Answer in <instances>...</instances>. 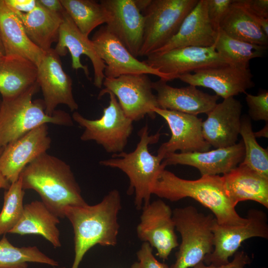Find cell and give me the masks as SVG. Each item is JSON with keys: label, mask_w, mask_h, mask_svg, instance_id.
<instances>
[{"label": "cell", "mask_w": 268, "mask_h": 268, "mask_svg": "<svg viewBox=\"0 0 268 268\" xmlns=\"http://www.w3.org/2000/svg\"><path fill=\"white\" fill-rule=\"evenodd\" d=\"M121 209V196L116 189L96 204L64 208V217L70 221L74 233V258L71 268H78L85 254L95 245L117 244L120 228L118 215Z\"/></svg>", "instance_id": "6da1fadb"}, {"label": "cell", "mask_w": 268, "mask_h": 268, "mask_svg": "<svg viewBox=\"0 0 268 268\" xmlns=\"http://www.w3.org/2000/svg\"><path fill=\"white\" fill-rule=\"evenodd\" d=\"M19 178L24 190H32L41 201L60 218H64L67 206L87 204L70 166L47 152L28 164Z\"/></svg>", "instance_id": "7a4b0ae2"}, {"label": "cell", "mask_w": 268, "mask_h": 268, "mask_svg": "<svg viewBox=\"0 0 268 268\" xmlns=\"http://www.w3.org/2000/svg\"><path fill=\"white\" fill-rule=\"evenodd\" d=\"M151 193L172 202L186 198L193 199L211 210L218 224L222 226L240 225L247 220L232 205L219 175H203L189 180L162 169L152 185Z\"/></svg>", "instance_id": "3957f363"}, {"label": "cell", "mask_w": 268, "mask_h": 268, "mask_svg": "<svg viewBox=\"0 0 268 268\" xmlns=\"http://www.w3.org/2000/svg\"><path fill=\"white\" fill-rule=\"evenodd\" d=\"M39 89L36 82L15 97L2 99L0 105V147H5L43 125H73V120L68 113L56 110L52 115H48L43 100H32Z\"/></svg>", "instance_id": "277c9868"}, {"label": "cell", "mask_w": 268, "mask_h": 268, "mask_svg": "<svg viewBox=\"0 0 268 268\" xmlns=\"http://www.w3.org/2000/svg\"><path fill=\"white\" fill-rule=\"evenodd\" d=\"M138 134L140 140L133 151L113 154L112 158L100 161L99 163L118 168L127 175L130 182L128 194L134 193V205L140 210L150 202L152 185L159 172L165 167L161 164L164 157L158 154L152 155L148 150V145L157 143L161 134L158 132L149 135L147 125Z\"/></svg>", "instance_id": "5b68a950"}, {"label": "cell", "mask_w": 268, "mask_h": 268, "mask_svg": "<svg viewBox=\"0 0 268 268\" xmlns=\"http://www.w3.org/2000/svg\"><path fill=\"white\" fill-rule=\"evenodd\" d=\"M144 17L142 43L138 56L155 52L178 32L198 0H135Z\"/></svg>", "instance_id": "8992f818"}, {"label": "cell", "mask_w": 268, "mask_h": 268, "mask_svg": "<svg viewBox=\"0 0 268 268\" xmlns=\"http://www.w3.org/2000/svg\"><path fill=\"white\" fill-rule=\"evenodd\" d=\"M172 218L181 242L170 268H193L213 250L211 227L215 218L212 214L199 212L193 205L174 209Z\"/></svg>", "instance_id": "52a82bcc"}, {"label": "cell", "mask_w": 268, "mask_h": 268, "mask_svg": "<svg viewBox=\"0 0 268 268\" xmlns=\"http://www.w3.org/2000/svg\"><path fill=\"white\" fill-rule=\"evenodd\" d=\"M109 102L100 118L88 119L78 112L72 115L73 121L84 128L82 141L94 140L106 152L117 154L124 151L133 130V121L124 114L116 96L111 92Z\"/></svg>", "instance_id": "ba28073f"}, {"label": "cell", "mask_w": 268, "mask_h": 268, "mask_svg": "<svg viewBox=\"0 0 268 268\" xmlns=\"http://www.w3.org/2000/svg\"><path fill=\"white\" fill-rule=\"evenodd\" d=\"M105 88L99 94L100 98L107 92H112L125 115L133 122L143 119L146 115L155 118L153 109L158 108L156 95L152 92V82L146 74L121 75L116 78L105 77Z\"/></svg>", "instance_id": "9c48e42d"}, {"label": "cell", "mask_w": 268, "mask_h": 268, "mask_svg": "<svg viewBox=\"0 0 268 268\" xmlns=\"http://www.w3.org/2000/svg\"><path fill=\"white\" fill-rule=\"evenodd\" d=\"M247 222L236 226H222L215 219L211 227L213 234V251L206 255L203 262L206 265L220 266L229 262V258L237 251L246 240L260 237L268 239L267 214L259 209H250Z\"/></svg>", "instance_id": "30bf717a"}, {"label": "cell", "mask_w": 268, "mask_h": 268, "mask_svg": "<svg viewBox=\"0 0 268 268\" xmlns=\"http://www.w3.org/2000/svg\"><path fill=\"white\" fill-rule=\"evenodd\" d=\"M95 49L105 65L104 75L107 78L121 75L146 74L157 76L166 82L171 77L148 66L144 61L134 57L105 26H101L91 39Z\"/></svg>", "instance_id": "8fae6325"}, {"label": "cell", "mask_w": 268, "mask_h": 268, "mask_svg": "<svg viewBox=\"0 0 268 268\" xmlns=\"http://www.w3.org/2000/svg\"><path fill=\"white\" fill-rule=\"evenodd\" d=\"M146 57L144 61L148 66L169 75L171 80L192 71L229 65L216 52L214 45L179 48L153 53Z\"/></svg>", "instance_id": "7c38bea8"}, {"label": "cell", "mask_w": 268, "mask_h": 268, "mask_svg": "<svg viewBox=\"0 0 268 268\" xmlns=\"http://www.w3.org/2000/svg\"><path fill=\"white\" fill-rule=\"evenodd\" d=\"M141 210L136 227L138 239L154 248L159 258L167 260L172 251L179 246L171 208L159 199L143 206Z\"/></svg>", "instance_id": "4fadbf2b"}, {"label": "cell", "mask_w": 268, "mask_h": 268, "mask_svg": "<svg viewBox=\"0 0 268 268\" xmlns=\"http://www.w3.org/2000/svg\"><path fill=\"white\" fill-rule=\"evenodd\" d=\"M37 67V82L41 89L46 113L53 114L57 107L64 104L74 111L78 108L72 93V81L64 71L54 48L45 52Z\"/></svg>", "instance_id": "5bb4252c"}, {"label": "cell", "mask_w": 268, "mask_h": 268, "mask_svg": "<svg viewBox=\"0 0 268 268\" xmlns=\"http://www.w3.org/2000/svg\"><path fill=\"white\" fill-rule=\"evenodd\" d=\"M100 2L108 14L107 30L137 58L142 43L144 20L135 0H102Z\"/></svg>", "instance_id": "9a60e30c"}, {"label": "cell", "mask_w": 268, "mask_h": 268, "mask_svg": "<svg viewBox=\"0 0 268 268\" xmlns=\"http://www.w3.org/2000/svg\"><path fill=\"white\" fill-rule=\"evenodd\" d=\"M153 111L168 124L171 136L163 143L157 154L164 158L168 153L180 150L181 153L204 152L211 146L204 139L202 132V119L196 115L155 107Z\"/></svg>", "instance_id": "2e32d148"}, {"label": "cell", "mask_w": 268, "mask_h": 268, "mask_svg": "<svg viewBox=\"0 0 268 268\" xmlns=\"http://www.w3.org/2000/svg\"><path fill=\"white\" fill-rule=\"evenodd\" d=\"M47 125L30 131L3 148L0 171L10 184L16 181L23 169L50 148Z\"/></svg>", "instance_id": "e0dca14e"}, {"label": "cell", "mask_w": 268, "mask_h": 268, "mask_svg": "<svg viewBox=\"0 0 268 268\" xmlns=\"http://www.w3.org/2000/svg\"><path fill=\"white\" fill-rule=\"evenodd\" d=\"M54 49L60 57L65 56L68 51L71 55L72 68L82 69L86 77L90 79L87 66L80 61L81 56H87L93 68V84L96 87L101 88L105 78V65L98 55L91 40L79 30L66 10L63 14L59 39Z\"/></svg>", "instance_id": "ac0fdd59"}, {"label": "cell", "mask_w": 268, "mask_h": 268, "mask_svg": "<svg viewBox=\"0 0 268 268\" xmlns=\"http://www.w3.org/2000/svg\"><path fill=\"white\" fill-rule=\"evenodd\" d=\"M253 77L249 68L226 65L182 74L177 78L189 85L209 88L224 99L255 86Z\"/></svg>", "instance_id": "d6986e66"}, {"label": "cell", "mask_w": 268, "mask_h": 268, "mask_svg": "<svg viewBox=\"0 0 268 268\" xmlns=\"http://www.w3.org/2000/svg\"><path fill=\"white\" fill-rule=\"evenodd\" d=\"M245 156L242 140L228 147L215 148L204 152L171 153L166 154L161 164L184 165L196 168L201 176L226 174L236 168Z\"/></svg>", "instance_id": "ffe728a7"}, {"label": "cell", "mask_w": 268, "mask_h": 268, "mask_svg": "<svg viewBox=\"0 0 268 268\" xmlns=\"http://www.w3.org/2000/svg\"><path fill=\"white\" fill-rule=\"evenodd\" d=\"M242 105L234 97L224 99L207 114L202 123L205 141L215 148L236 143L240 134Z\"/></svg>", "instance_id": "44dd1931"}, {"label": "cell", "mask_w": 268, "mask_h": 268, "mask_svg": "<svg viewBox=\"0 0 268 268\" xmlns=\"http://www.w3.org/2000/svg\"><path fill=\"white\" fill-rule=\"evenodd\" d=\"M217 32L208 17L206 0H199L184 19L177 33L153 53L185 47H211L215 43Z\"/></svg>", "instance_id": "7402d4cb"}, {"label": "cell", "mask_w": 268, "mask_h": 268, "mask_svg": "<svg viewBox=\"0 0 268 268\" xmlns=\"http://www.w3.org/2000/svg\"><path fill=\"white\" fill-rule=\"evenodd\" d=\"M152 88L157 93L158 108L196 116L207 114L219 99L217 95L203 92L196 86L173 87L160 79L152 82Z\"/></svg>", "instance_id": "603a6c76"}, {"label": "cell", "mask_w": 268, "mask_h": 268, "mask_svg": "<svg viewBox=\"0 0 268 268\" xmlns=\"http://www.w3.org/2000/svg\"><path fill=\"white\" fill-rule=\"evenodd\" d=\"M223 185L232 205L253 201L268 208V179L240 163L222 176Z\"/></svg>", "instance_id": "cb8c5ba5"}, {"label": "cell", "mask_w": 268, "mask_h": 268, "mask_svg": "<svg viewBox=\"0 0 268 268\" xmlns=\"http://www.w3.org/2000/svg\"><path fill=\"white\" fill-rule=\"evenodd\" d=\"M0 33L4 56L23 57L37 66L40 64L45 52L30 40L21 20L4 0H0Z\"/></svg>", "instance_id": "d4e9b609"}, {"label": "cell", "mask_w": 268, "mask_h": 268, "mask_svg": "<svg viewBox=\"0 0 268 268\" xmlns=\"http://www.w3.org/2000/svg\"><path fill=\"white\" fill-rule=\"evenodd\" d=\"M60 222V218L42 201H35L24 205L21 218L8 233L40 235L58 248L61 246L57 227Z\"/></svg>", "instance_id": "484cf974"}, {"label": "cell", "mask_w": 268, "mask_h": 268, "mask_svg": "<svg viewBox=\"0 0 268 268\" xmlns=\"http://www.w3.org/2000/svg\"><path fill=\"white\" fill-rule=\"evenodd\" d=\"M13 11L21 20L28 38L39 49L46 52L54 43H57L63 15L50 12L37 1L29 12Z\"/></svg>", "instance_id": "4316f807"}, {"label": "cell", "mask_w": 268, "mask_h": 268, "mask_svg": "<svg viewBox=\"0 0 268 268\" xmlns=\"http://www.w3.org/2000/svg\"><path fill=\"white\" fill-rule=\"evenodd\" d=\"M37 66L21 57H0V94L2 99L15 97L37 82Z\"/></svg>", "instance_id": "83f0119b"}, {"label": "cell", "mask_w": 268, "mask_h": 268, "mask_svg": "<svg viewBox=\"0 0 268 268\" xmlns=\"http://www.w3.org/2000/svg\"><path fill=\"white\" fill-rule=\"evenodd\" d=\"M219 29L234 39L267 46L268 36L253 19L241 0H233Z\"/></svg>", "instance_id": "f1b7e54d"}, {"label": "cell", "mask_w": 268, "mask_h": 268, "mask_svg": "<svg viewBox=\"0 0 268 268\" xmlns=\"http://www.w3.org/2000/svg\"><path fill=\"white\" fill-rule=\"evenodd\" d=\"M215 50L229 65L248 68L250 61L263 57L267 46L259 45L234 39L219 29Z\"/></svg>", "instance_id": "f546056e"}, {"label": "cell", "mask_w": 268, "mask_h": 268, "mask_svg": "<svg viewBox=\"0 0 268 268\" xmlns=\"http://www.w3.org/2000/svg\"><path fill=\"white\" fill-rule=\"evenodd\" d=\"M65 10L85 36L97 27L106 23L108 14L103 6L94 0H60Z\"/></svg>", "instance_id": "4dcf8cb0"}, {"label": "cell", "mask_w": 268, "mask_h": 268, "mask_svg": "<svg viewBox=\"0 0 268 268\" xmlns=\"http://www.w3.org/2000/svg\"><path fill=\"white\" fill-rule=\"evenodd\" d=\"M28 263L56 267L57 261L42 253L36 246L18 247L3 235L0 240V268H28Z\"/></svg>", "instance_id": "1f68e13d"}, {"label": "cell", "mask_w": 268, "mask_h": 268, "mask_svg": "<svg viewBox=\"0 0 268 268\" xmlns=\"http://www.w3.org/2000/svg\"><path fill=\"white\" fill-rule=\"evenodd\" d=\"M240 134L245 148V156L241 163L268 179V150L258 143L248 115L241 117Z\"/></svg>", "instance_id": "d6a6232c"}, {"label": "cell", "mask_w": 268, "mask_h": 268, "mask_svg": "<svg viewBox=\"0 0 268 268\" xmlns=\"http://www.w3.org/2000/svg\"><path fill=\"white\" fill-rule=\"evenodd\" d=\"M24 194L19 178L11 183L4 192L3 204L0 212V236L8 233L21 218Z\"/></svg>", "instance_id": "836d02e7"}, {"label": "cell", "mask_w": 268, "mask_h": 268, "mask_svg": "<svg viewBox=\"0 0 268 268\" xmlns=\"http://www.w3.org/2000/svg\"><path fill=\"white\" fill-rule=\"evenodd\" d=\"M245 100L248 107V116L250 119L268 122V90H261L256 95L246 93Z\"/></svg>", "instance_id": "e575fe53"}, {"label": "cell", "mask_w": 268, "mask_h": 268, "mask_svg": "<svg viewBox=\"0 0 268 268\" xmlns=\"http://www.w3.org/2000/svg\"><path fill=\"white\" fill-rule=\"evenodd\" d=\"M206 1L208 17L214 28L218 31L233 0H206Z\"/></svg>", "instance_id": "d590c367"}, {"label": "cell", "mask_w": 268, "mask_h": 268, "mask_svg": "<svg viewBox=\"0 0 268 268\" xmlns=\"http://www.w3.org/2000/svg\"><path fill=\"white\" fill-rule=\"evenodd\" d=\"M138 261L134 263L131 268H170L165 263L159 262L152 253V248L147 242H143L136 253Z\"/></svg>", "instance_id": "8d00e7d4"}, {"label": "cell", "mask_w": 268, "mask_h": 268, "mask_svg": "<svg viewBox=\"0 0 268 268\" xmlns=\"http://www.w3.org/2000/svg\"><path fill=\"white\" fill-rule=\"evenodd\" d=\"M250 257L244 251H237L233 260L228 263L220 266L206 265L202 261L195 266L193 268H245L251 263Z\"/></svg>", "instance_id": "74e56055"}, {"label": "cell", "mask_w": 268, "mask_h": 268, "mask_svg": "<svg viewBox=\"0 0 268 268\" xmlns=\"http://www.w3.org/2000/svg\"><path fill=\"white\" fill-rule=\"evenodd\" d=\"M246 9L254 15L268 18V0H241Z\"/></svg>", "instance_id": "f35d334b"}, {"label": "cell", "mask_w": 268, "mask_h": 268, "mask_svg": "<svg viewBox=\"0 0 268 268\" xmlns=\"http://www.w3.org/2000/svg\"><path fill=\"white\" fill-rule=\"evenodd\" d=\"M5 4L14 11L28 13L37 5L36 0H4Z\"/></svg>", "instance_id": "ab89813d"}, {"label": "cell", "mask_w": 268, "mask_h": 268, "mask_svg": "<svg viewBox=\"0 0 268 268\" xmlns=\"http://www.w3.org/2000/svg\"><path fill=\"white\" fill-rule=\"evenodd\" d=\"M40 5L54 13L63 15L65 11L60 0H37Z\"/></svg>", "instance_id": "60d3db41"}, {"label": "cell", "mask_w": 268, "mask_h": 268, "mask_svg": "<svg viewBox=\"0 0 268 268\" xmlns=\"http://www.w3.org/2000/svg\"><path fill=\"white\" fill-rule=\"evenodd\" d=\"M3 147H0V155L2 151ZM10 183L6 179V178L3 176L1 172L0 171V190L4 189L7 190L8 189Z\"/></svg>", "instance_id": "b9f144b4"}, {"label": "cell", "mask_w": 268, "mask_h": 268, "mask_svg": "<svg viewBox=\"0 0 268 268\" xmlns=\"http://www.w3.org/2000/svg\"><path fill=\"white\" fill-rule=\"evenodd\" d=\"M266 124L265 127L260 131L254 133V135L256 137H264L268 138V125L267 123H266Z\"/></svg>", "instance_id": "7bdbcfd3"}, {"label": "cell", "mask_w": 268, "mask_h": 268, "mask_svg": "<svg viewBox=\"0 0 268 268\" xmlns=\"http://www.w3.org/2000/svg\"><path fill=\"white\" fill-rule=\"evenodd\" d=\"M5 55L4 50L1 38L0 33V57L4 56Z\"/></svg>", "instance_id": "ee69618b"}, {"label": "cell", "mask_w": 268, "mask_h": 268, "mask_svg": "<svg viewBox=\"0 0 268 268\" xmlns=\"http://www.w3.org/2000/svg\"><path fill=\"white\" fill-rule=\"evenodd\" d=\"M66 268L65 267H61V268Z\"/></svg>", "instance_id": "f6af8a7d"}, {"label": "cell", "mask_w": 268, "mask_h": 268, "mask_svg": "<svg viewBox=\"0 0 268 268\" xmlns=\"http://www.w3.org/2000/svg\"><path fill=\"white\" fill-rule=\"evenodd\" d=\"M265 268V267H263V268Z\"/></svg>", "instance_id": "bcb514c9"}, {"label": "cell", "mask_w": 268, "mask_h": 268, "mask_svg": "<svg viewBox=\"0 0 268 268\" xmlns=\"http://www.w3.org/2000/svg\"><path fill=\"white\" fill-rule=\"evenodd\" d=\"M0 102H1V101H0Z\"/></svg>", "instance_id": "7dc6e473"}]
</instances>
